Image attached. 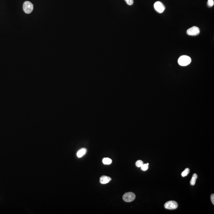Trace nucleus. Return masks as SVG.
<instances>
[{
    "label": "nucleus",
    "mask_w": 214,
    "mask_h": 214,
    "mask_svg": "<svg viewBox=\"0 0 214 214\" xmlns=\"http://www.w3.org/2000/svg\"><path fill=\"white\" fill-rule=\"evenodd\" d=\"M211 201H212V203H213V204L214 205V194H212V195H211Z\"/></svg>",
    "instance_id": "16"
},
{
    "label": "nucleus",
    "mask_w": 214,
    "mask_h": 214,
    "mask_svg": "<svg viewBox=\"0 0 214 214\" xmlns=\"http://www.w3.org/2000/svg\"><path fill=\"white\" fill-rule=\"evenodd\" d=\"M141 167V169H142V170H143V171H146L148 168V165H147L146 164H143V165H142V167Z\"/></svg>",
    "instance_id": "14"
},
{
    "label": "nucleus",
    "mask_w": 214,
    "mask_h": 214,
    "mask_svg": "<svg viewBox=\"0 0 214 214\" xmlns=\"http://www.w3.org/2000/svg\"><path fill=\"white\" fill-rule=\"evenodd\" d=\"M33 9V4L29 1H26L23 4V10L27 14L31 13Z\"/></svg>",
    "instance_id": "2"
},
{
    "label": "nucleus",
    "mask_w": 214,
    "mask_h": 214,
    "mask_svg": "<svg viewBox=\"0 0 214 214\" xmlns=\"http://www.w3.org/2000/svg\"><path fill=\"white\" fill-rule=\"evenodd\" d=\"M87 151V149L85 148H82L77 153V156L79 158H81L85 154Z\"/></svg>",
    "instance_id": "8"
},
{
    "label": "nucleus",
    "mask_w": 214,
    "mask_h": 214,
    "mask_svg": "<svg viewBox=\"0 0 214 214\" xmlns=\"http://www.w3.org/2000/svg\"><path fill=\"white\" fill-rule=\"evenodd\" d=\"M191 59L189 56L186 55H183L180 57L178 59V64L182 66H185L188 65L191 62Z\"/></svg>",
    "instance_id": "1"
},
{
    "label": "nucleus",
    "mask_w": 214,
    "mask_h": 214,
    "mask_svg": "<svg viewBox=\"0 0 214 214\" xmlns=\"http://www.w3.org/2000/svg\"><path fill=\"white\" fill-rule=\"evenodd\" d=\"M164 207L166 209L172 210L176 209L178 207V204L175 201H170L165 203Z\"/></svg>",
    "instance_id": "5"
},
{
    "label": "nucleus",
    "mask_w": 214,
    "mask_h": 214,
    "mask_svg": "<svg viewBox=\"0 0 214 214\" xmlns=\"http://www.w3.org/2000/svg\"><path fill=\"white\" fill-rule=\"evenodd\" d=\"M154 7L155 10L159 13H162L165 9V6L160 1H157L155 2Z\"/></svg>",
    "instance_id": "4"
},
{
    "label": "nucleus",
    "mask_w": 214,
    "mask_h": 214,
    "mask_svg": "<svg viewBox=\"0 0 214 214\" xmlns=\"http://www.w3.org/2000/svg\"><path fill=\"white\" fill-rule=\"evenodd\" d=\"M102 162L104 165H108L111 164L112 163V160L109 158H104L102 160Z\"/></svg>",
    "instance_id": "10"
},
{
    "label": "nucleus",
    "mask_w": 214,
    "mask_h": 214,
    "mask_svg": "<svg viewBox=\"0 0 214 214\" xmlns=\"http://www.w3.org/2000/svg\"><path fill=\"white\" fill-rule=\"evenodd\" d=\"M200 30L198 27L193 26L187 31L188 35L191 36H197L200 33Z\"/></svg>",
    "instance_id": "6"
},
{
    "label": "nucleus",
    "mask_w": 214,
    "mask_h": 214,
    "mask_svg": "<svg viewBox=\"0 0 214 214\" xmlns=\"http://www.w3.org/2000/svg\"><path fill=\"white\" fill-rule=\"evenodd\" d=\"M197 178H198L197 174H193L192 179L191 180L190 182V183L191 185H194L195 184L196 180L197 179Z\"/></svg>",
    "instance_id": "9"
},
{
    "label": "nucleus",
    "mask_w": 214,
    "mask_h": 214,
    "mask_svg": "<svg viewBox=\"0 0 214 214\" xmlns=\"http://www.w3.org/2000/svg\"><path fill=\"white\" fill-rule=\"evenodd\" d=\"M128 5H132L133 4V0H124Z\"/></svg>",
    "instance_id": "15"
},
{
    "label": "nucleus",
    "mask_w": 214,
    "mask_h": 214,
    "mask_svg": "<svg viewBox=\"0 0 214 214\" xmlns=\"http://www.w3.org/2000/svg\"><path fill=\"white\" fill-rule=\"evenodd\" d=\"M190 171V170L189 168H185V170L184 171H183V172L182 173V176L183 177H185V176H186L189 173Z\"/></svg>",
    "instance_id": "11"
},
{
    "label": "nucleus",
    "mask_w": 214,
    "mask_h": 214,
    "mask_svg": "<svg viewBox=\"0 0 214 214\" xmlns=\"http://www.w3.org/2000/svg\"><path fill=\"white\" fill-rule=\"evenodd\" d=\"M136 196L133 192L126 193L123 196L122 199L126 202H130L135 199Z\"/></svg>",
    "instance_id": "3"
},
{
    "label": "nucleus",
    "mask_w": 214,
    "mask_h": 214,
    "mask_svg": "<svg viewBox=\"0 0 214 214\" xmlns=\"http://www.w3.org/2000/svg\"><path fill=\"white\" fill-rule=\"evenodd\" d=\"M111 179L110 177L106 176H102L100 178V183L102 184H106L109 183Z\"/></svg>",
    "instance_id": "7"
},
{
    "label": "nucleus",
    "mask_w": 214,
    "mask_h": 214,
    "mask_svg": "<svg viewBox=\"0 0 214 214\" xmlns=\"http://www.w3.org/2000/svg\"><path fill=\"white\" fill-rule=\"evenodd\" d=\"M143 165V162L141 160H138L136 163V165L138 167H140Z\"/></svg>",
    "instance_id": "12"
},
{
    "label": "nucleus",
    "mask_w": 214,
    "mask_h": 214,
    "mask_svg": "<svg viewBox=\"0 0 214 214\" xmlns=\"http://www.w3.org/2000/svg\"><path fill=\"white\" fill-rule=\"evenodd\" d=\"M214 2L213 0H208L207 5L209 7H211L214 5Z\"/></svg>",
    "instance_id": "13"
},
{
    "label": "nucleus",
    "mask_w": 214,
    "mask_h": 214,
    "mask_svg": "<svg viewBox=\"0 0 214 214\" xmlns=\"http://www.w3.org/2000/svg\"><path fill=\"white\" fill-rule=\"evenodd\" d=\"M147 164V165H149V164L148 163H147V164Z\"/></svg>",
    "instance_id": "17"
}]
</instances>
